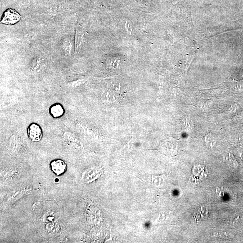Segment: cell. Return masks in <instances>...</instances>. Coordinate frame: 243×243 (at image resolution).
Segmentation results:
<instances>
[{
  "label": "cell",
  "instance_id": "obj_1",
  "mask_svg": "<svg viewBox=\"0 0 243 243\" xmlns=\"http://www.w3.org/2000/svg\"><path fill=\"white\" fill-rule=\"evenodd\" d=\"M28 134L30 140L34 142H40L43 137L41 127L36 123H32L29 126Z\"/></svg>",
  "mask_w": 243,
  "mask_h": 243
},
{
  "label": "cell",
  "instance_id": "obj_2",
  "mask_svg": "<svg viewBox=\"0 0 243 243\" xmlns=\"http://www.w3.org/2000/svg\"><path fill=\"white\" fill-rule=\"evenodd\" d=\"M21 18V16L15 10L8 9L4 12L1 19V23L4 24L12 25L16 23Z\"/></svg>",
  "mask_w": 243,
  "mask_h": 243
},
{
  "label": "cell",
  "instance_id": "obj_3",
  "mask_svg": "<svg viewBox=\"0 0 243 243\" xmlns=\"http://www.w3.org/2000/svg\"><path fill=\"white\" fill-rule=\"evenodd\" d=\"M50 167L52 171L57 176L63 174L67 169L66 163L60 159H56L52 161L50 164Z\"/></svg>",
  "mask_w": 243,
  "mask_h": 243
},
{
  "label": "cell",
  "instance_id": "obj_4",
  "mask_svg": "<svg viewBox=\"0 0 243 243\" xmlns=\"http://www.w3.org/2000/svg\"><path fill=\"white\" fill-rule=\"evenodd\" d=\"M51 115L54 118H59L62 117L64 114V109L63 106L60 104H53L49 109Z\"/></svg>",
  "mask_w": 243,
  "mask_h": 243
},
{
  "label": "cell",
  "instance_id": "obj_5",
  "mask_svg": "<svg viewBox=\"0 0 243 243\" xmlns=\"http://www.w3.org/2000/svg\"><path fill=\"white\" fill-rule=\"evenodd\" d=\"M83 30L81 27L77 28L76 32L75 37V52L79 50L80 47L81 46L83 40Z\"/></svg>",
  "mask_w": 243,
  "mask_h": 243
},
{
  "label": "cell",
  "instance_id": "obj_6",
  "mask_svg": "<svg viewBox=\"0 0 243 243\" xmlns=\"http://www.w3.org/2000/svg\"><path fill=\"white\" fill-rule=\"evenodd\" d=\"M42 64L41 59L40 58L37 59L34 61V63L32 64L31 68V70L34 72H38V71L41 68Z\"/></svg>",
  "mask_w": 243,
  "mask_h": 243
},
{
  "label": "cell",
  "instance_id": "obj_7",
  "mask_svg": "<svg viewBox=\"0 0 243 243\" xmlns=\"http://www.w3.org/2000/svg\"><path fill=\"white\" fill-rule=\"evenodd\" d=\"M63 48L65 52H66L67 54H70L71 49H72L71 41L67 40H65L63 44Z\"/></svg>",
  "mask_w": 243,
  "mask_h": 243
},
{
  "label": "cell",
  "instance_id": "obj_8",
  "mask_svg": "<svg viewBox=\"0 0 243 243\" xmlns=\"http://www.w3.org/2000/svg\"><path fill=\"white\" fill-rule=\"evenodd\" d=\"M85 82V80H78L72 82H69V84L71 87H74L79 86L80 85L82 84L83 83Z\"/></svg>",
  "mask_w": 243,
  "mask_h": 243
},
{
  "label": "cell",
  "instance_id": "obj_9",
  "mask_svg": "<svg viewBox=\"0 0 243 243\" xmlns=\"http://www.w3.org/2000/svg\"><path fill=\"white\" fill-rule=\"evenodd\" d=\"M205 142L206 143L209 145V146H213L215 142L214 139H213V137L209 135H207L205 137Z\"/></svg>",
  "mask_w": 243,
  "mask_h": 243
}]
</instances>
